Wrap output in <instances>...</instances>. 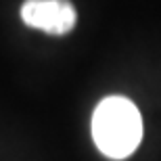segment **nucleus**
I'll use <instances>...</instances> for the list:
<instances>
[{"mask_svg":"<svg viewBox=\"0 0 161 161\" xmlns=\"http://www.w3.org/2000/svg\"><path fill=\"white\" fill-rule=\"evenodd\" d=\"M92 138L103 155L125 159L142 140V117L125 96H107L92 113Z\"/></svg>","mask_w":161,"mask_h":161,"instance_id":"obj_1","label":"nucleus"},{"mask_svg":"<svg viewBox=\"0 0 161 161\" xmlns=\"http://www.w3.org/2000/svg\"><path fill=\"white\" fill-rule=\"evenodd\" d=\"M21 19L34 30L63 36L75 27L78 13L69 0H25L21 6Z\"/></svg>","mask_w":161,"mask_h":161,"instance_id":"obj_2","label":"nucleus"}]
</instances>
